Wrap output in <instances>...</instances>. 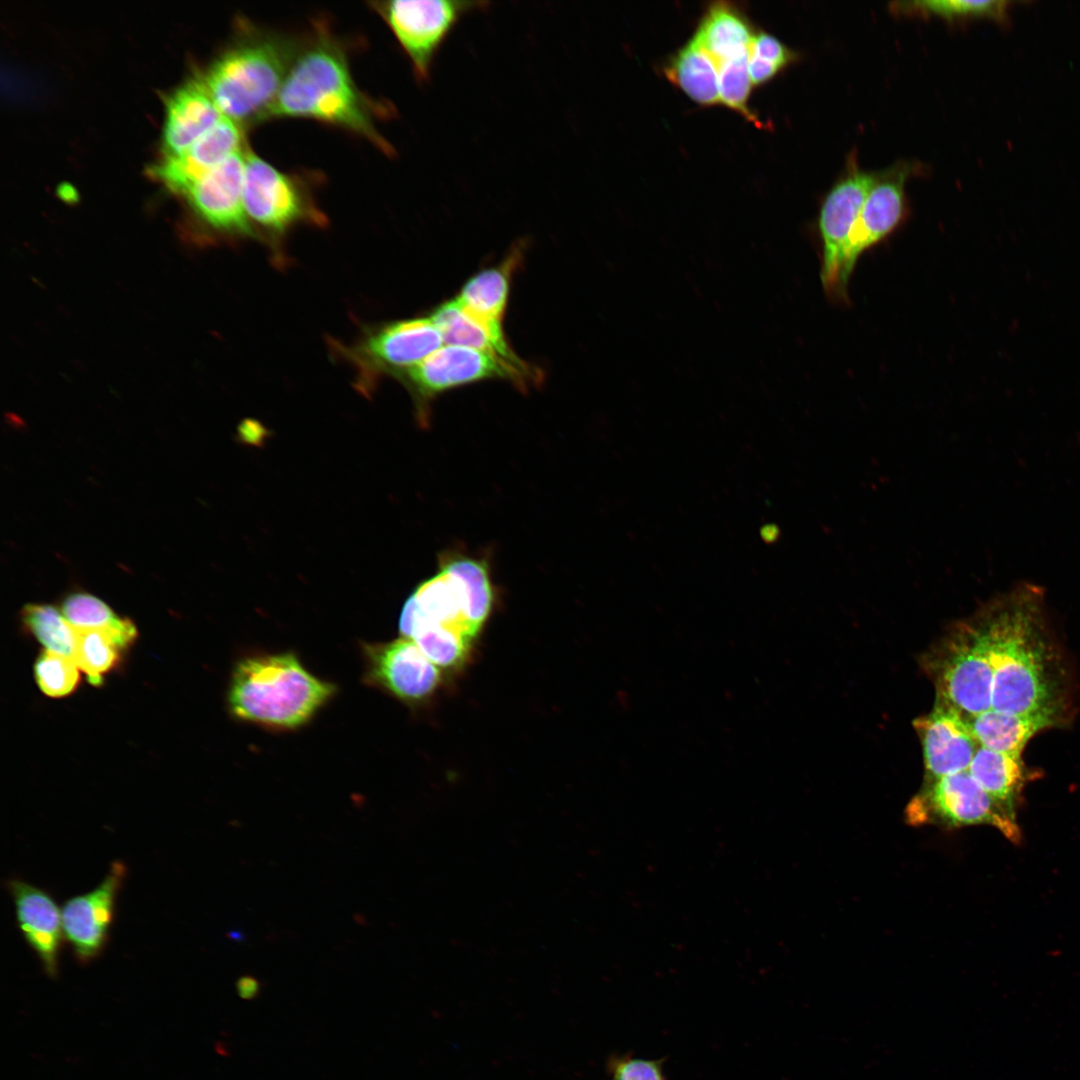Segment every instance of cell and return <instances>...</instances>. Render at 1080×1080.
Here are the masks:
<instances>
[{"label":"cell","instance_id":"cell-12","mask_svg":"<svg viewBox=\"0 0 1080 1080\" xmlns=\"http://www.w3.org/2000/svg\"><path fill=\"white\" fill-rule=\"evenodd\" d=\"M126 874L125 864L115 860L99 885L64 903L61 909L64 938L80 963L87 964L103 952Z\"/></svg>","mask_w":1080,"mask_h":1080},{"label":"cell","instance_id":"cell-11","mask_svg":"<svg viewBox=\"0 0 1080 1080\" xmlns=\"http://www.w3.org/2000/svg\"><path fill=\"white\" fill-rule=\"evenodd\" d=\"M367 679L399 700L416 705L430 700L444 672L409 638L364 647Z\"/></svg>","mask_w":1080,"mask_h":1080},{"label":"cell","instance_id":"cell-17","mask_svg":"<svg viewBox=\"0 0 1080 1080\" xmlns=\"http://www.w3.org/2000/svg\"><path fill=\"white\" fill-rule=\"evenodd\" d=\"M18 927L40 960L45 974L56 978L64 938L61 909L45 890L20 879L8 881Z\"/></svg>","mask_w":1080,"mask_h":1080},{"label":"cell","instance_id":"cell-20","mask_svg":"<svg viewBox=\"0 0 1080 1080\" xmlns=\"http://www.w3.org/2000/svg\"><path fill=\"white\" fill-rule=\"evenodd\" d=\"M222 116L201 80H192L177 88L166 101L162 131L164 156L182 153Z\"/></svg>","mask_w":1080,"mask_h":1080},{"label":"cell","instance_id":"cell-36","mask_svg":"<svg viewBox=\"0 0 1080 1080\" xmlns=\"http://www.w3.org/2000/svg\"><path fill=\"white\" fill-rule=\"evenodd\" d=\"M261 982L253 975L245 974L238 977L236 991L243 1000H254L261 992Z\"/></svg>","mask_w":1080,"mask_h":1080},{"label":"cell","instance_id":"cell-33","mask_svg":"<svg viewBox=\"0 0 1080 1080\" xmlns=\"http://www.w3.org/2000/svg\"><path fill=\"white\" fill-rule=\"evenodd\" d=\"M663 1060H647L632 1056L611 1057L608 1070L612 1080H665Z\"/></svg>","mask_w":1080,"mask_h":1080},{"label":"cell","instance_id":"cell-13","mask_svg":"<svg viewBox=\"0 0 1080 1080\" xmlns=\"http://www.w3.org/2000/svg\"><path fill=\"white\" fill-rule=\"evenodd\" d=\"M441 333L431 317L389 323L367 335L355 348L361 371L399 375L439 349Z\"/></svg>","mask_w":1080,"mask_h":1080},{"label":"cell","instance_id":"cell-2","mask_svg":"<svg viewBox=\"0 0 1080 1080\" xmlns=\"http://www.w3.org/2000/svg\"><path fill=\"white\" fill-rule=\"evenodd\" d=\"M267 116L325 121L391 151L376 130L368 102L354 83L342 49L329 38L318 39L291 64Z\"/></svg>","mask_w":1080,"mask_h":1080},{"label":"cell","instance_id":"cell-5","mask_svg":"<svg viewBox=\"0 0 1080 1080\" xmlns=\"http://www.w3.org/2000/svg\"><path fill=\"white\" fill-rule=\"evenodd\" d=\"M291 64L287 44L252 38L217 58L201 81L222 115L239 124L267 116Z\"/></svg>","mask_w":1080,"mask_h":1080},{"label":"cell","instance_id":"cell-7","mask_svg":"<svg viewBox=\"0 0 1080 1080\" xmlns=\"http://www.w3.org/2000/svg\"><path fill=\"white\" fill-rule=\"evenodd\" d=\"M879 173L853 165L826 194L818 214L820 279L826 297L833 304L849 303L850 274L847 270L849 237L865 198Z\"/></svg>","mask_w":1080,"mask_h":1080},{"label":"cell","instance_id":"cell-21","mask_svg":"<svg viewBox=\"0 0 1080 1080\" xmlns=\"http://www.w3.org/2000/svg\"><path fill=\"white\" fill-rule=\"evenodd\" d=\"M430 317L447 345L478 349L513 363L525 362L507 342L502 322L474 315L463 308L455 298L440 304Z\"/></svg>","mask_w":1080,"mask_h":1080},{"label":"cell","instance_id":"cell-6","mask_svg":"<svg viewBox=\"0 0 1080 1080\" xmlns=\"http://www.w3.org/2000/svg\"><path fill=\"white\" fill-rule=\"evenodd\" d=\"M397 376L412 394L421 424L427 423L430 401L450 389L487 379L509 380L520 389H527L541 380L538 369L526 362L513 363L492 353L458 345L440 347Z\"/></svg>","mask_w":1080,"mask_h":1080},{"label":"cell","instance_id":"cell-28","mask_svg":"<svg viewBox=\"0 0 1080 1080\" xmlns=\"http://www.w3.org/2000/svg\"><path fill=\"white\" fill-rule=\"evenodd\" d=\"M21 620L45 650L74 660L76 630L62 611L49 604L30 603L23 607Z\"/></svg>","mask_w":1080,"mask_h":1080},{"label":"cell","instance_id":"cell-25","mask_svg":"<svg viewBox=\"0 0 1080 1080\" xmlns=\"http://www.w3.org/2000/svg\"><path fill=\"white\" fill-rule=\"evenodd\" d=\"M664 71L697 103L714 105L720 102L717 62L693 38L669 59Z\"/></svg>","mask_w":1080,"mask_h":1080},{"label":"cell","instance_id":"cell-18","mask_svg":"<svg viewBox=\"0 0 1080 1080\" xmlns=\"http://www.w3.org/2000/svg\"><path fill=\"white\" fill-rule=\"evenodd\" d=\"M242 140L239 124L223 115L182 153L164 156L151 172L170 190L185 195L202 176L240 151Z\"/></svg>","mask_w":1080,"mask_h":1080},{"label":"cell","instance_id":"cell-32","mask_svg":"<svg viewBox=\"0 0 1080 1080\" xmlns=\"http://www.w3.org/2000/svg\"><path fill=\"white\" fill-rule=\"evenodd\" d=\"M80 669L69 657L43 650L34 664V676L40 690L50 697L71 694L78 686Z\"/></svg>","mask_w":1080,"mask_h":1080},{"label":"cell","instance_id":"cell-9","mask_svg":"<svg viewBox=\"0 0 1080 1080\" xmlns=\"http://www.w3.org/2000/svg\"><path fill=\"white\" fill-rule=\"evenodd\" d=\"M483 1L395 0L376 8L406 53L418 80L429 79L440 49L461 19Z\"/></svg>","mask_w":1080,"mask_h":1080},{"label":"cell","instance_id":"cell-35","mask_svg":"<svg viewBox=\"0 0 1080 1080\" xmlns=\"http://www.w3.org/2000/svg\"><path fill=\"white\" fill-rule=\"evenodd\" d=\"M782 69L760 58L748 57V72L753 85H759L772 79Z\"/></svg>","mask_w":1080,"mask_h":1080},{"label":"cell","instance_id":"cell-27","mask_svg":"<svg viewBox=\"0 0 1080 1080\" xmlns=\"http://www.w3.org/2000/svg\"><path fill=\"white\" fill-rule=\"evenodd\" d=\"M61 611L75 629H96L112 634L126 650L137 637L134 623L117 615L104 601L86 592L65 597Z\"/></svg>","mask_w":1080,"mask_h":1080},{"label":"cell","instance_id":"cell-8","mask_svg":"<svg viewBox=\"0 0 1080 1080\" xmlns=\"http://www.w3.org/2000/svg\"><path fill=\"white\" fill-rule=\"evenodd\" d=\"M906 818L912 825L949 828L987 824L1011 841L1021 838L1015 812L987 793L968 770L931 780L908 805Z\"/></svg>","mask_w":1080,"mask_h":1080},{"label":"cell","instance_id":"cell-23","mask_svg":"<svg viewBox=\"0 0 1080 1080\" xmlns=\"http://www.w3.org/2000/svg\"><path fill=\"white\" fill-rule=\"evenodd\" d=\"M754 35L738 8L718 1L708 7L692 38L718 62L749 52Z\"/></svg>","mask_w":1080,"mask_h":1080},{"label":"cell","instance_id":"cell-3","mask_svg":"<svg viewBox=\"0 0 1080 1080\" xmlns=\"http://www.w3.org/2000/svg\"><path fill=\"white\" fill-rule=\"evenodd\" d=\"M496 605V587L486 558L442 552L436 572L406 599L399 618L403 637L421 626L442 627L475 642Z\"/></svg>","mask_w":1080,"mask_h":1080},{"label":"cell","instance_id":"cell-29","mask_svg":"<svg viewBox=\"0 0 1080 1080\" xmlns=\"http://www.w3.org/2000/svg\"><path fill=\"white\" fill-rule=\"evenodd\" d=\"M75 630L74 661L87 675L89 683L100 686L103 683V675L119 663L121 653L125 649L109 632L96 629Z\"/></svg>","mask_w":1080,"mask_h":1080},{"label":"cell","instance_id":"cell-16","mask_svg":"<svg viewBox=\"0 0 1080 1080\" xmlns=\"http://www.w3.org/2000/svg\"><path fill=\"white\" fill-rule=\"evenodd\" d=\"M245 153H234L202 176L185 194L194 211L215 229L251 234L243 205Z\"/></svg>","mask_w":1080,"mask_h":1080},{"label":"cell","instance_id":"cell-34","mask_svg":"<svg viewBox=\"0 0 1080 1080\" xmlns=\"http://www.w3.org/2000/svg\"><path fill=\"white\" fill-rule=\"evenodd\" d=\"M749 55L770 62L781 69L797 58L793 50L775 36L764 31L754 35L749 47Z\"/></svg>","mask_w":1080,"mask_h":1080},{"label":"cell","instance_id":"cell-26","mask_svg":"<svg viewBox=\"0 0 1080 1080\" xmlns=\"http://www.w3.org/2000/svg\"><path fill=\"white\" fill-rule=\"evenodd\" d=\"M968 771L995 800L1014 811L1024 779L1020 757L978 745Z\"/></svg>","mask_w":1080,"mask_h":1080},{"label":"cell","instance_id":"cell-1","mask_svg":"<svg viewBox=\"0 0 1080 1080\" xmlns=\"http://www.w3.org/2000/svg\"><path fill=\"white\" fill-rule=\"evenodd\" d=\"M981 623L993 668L992 709L1056 713L1054 662L1043 634L1040 589L1016 587L989 607Z\"/></svg>","mask_w":1080,"mask_h":1080},{"label":"cell","instance_id":"cell-14","mask_svg":"<svg viewBox=\"0 0 1080 1080\" xmlns=\"http://www.w3.org/2000/svg\"><path fill=\"white\" fill-rule=\"evenodd\" d=\"M912 165L897 164L883 172L869 190L849 237L847 270L853 273L859 258L889 238L907 216L905 185Z\"/></svg>","mask_w":1080,"mask_h":1080},{"label":"cell","instance_id":"cell-24","mask_svg":"<svg viewBox=\"0 0 1080 1080\" xmlns=\"http://www.w3.org/2000/svg\"><path fill=\"white\" fill-rule=\"evenodd\" d=\"M520 257L521 251L517 248L501 264L475 274L464 284L455 299L474 315L502 322L512 273L519 264Z\"/></svg>","mask_w":1080,"mask_h":1080},{"label":"cell","instance_id":"cell-19","mask_svg":"<svg viewBox=\"0 0 1080 1080\" xmlns=\"http://www.w3.org/2000/svg\"><path fill=\"white\" fill-rule=\"evenodd\" d=\"M931 780L967 771L978 742L966 720L954 709L938 705L914 722Z\"/></svg>","mask_w":1080,"mask_h":1080},{"label":"cell","instance_id":"cell-22","mask_svg":"<svg viewBox=\"0 0 1080 1080\" xmlns=\"http://www.w3.org/2000/svg\"><path fill=\"white\" fill-rule=\"evenodd\" d=\"M1054 712L1013 714L988 710L971 718H964L979 745L1020 757L1027 742L1040 730L1051 726Z\"/></svg>","mask_w":1080,"mask_h":1080},{"label":"cell","instance_id":"cell-31","mask_svg":"<svg viewBox=\"0 0 1080 1080\" xmlns=\"http://www.w3.org/2000/svg\"><path fill=\"white\" fill-rule=\"evenodd\" d=\"M748 57L749 52L717 62L719 97L721 103L761 126V121L748 106L753 85L748 72Z\"/></svg>","mask_w":1080,"mask_h":1080},{"label":"cell","instance_id":"cell-10","mask_svg":"<svg viewBox=\"0 0 1080 1080\" xmlns=\"http://www.w3.org/2000/svg\"><path fill=\"white\" fill-rule=\"evenodd\" d=\"M942 656L936 678L940 705L965 719L991 710L993 668L982 623L960 629Z\"/></svg>","mask_w":1080,"mask_h":1080},{"label":"cell","instance_id":"cell-4","mask_svg":"<svg viewBox=\"0 0 1080 1080\" xmlns=\"http://www.w3.org/2000/svg\"><path fill=\"white\" fill-rule=\"evenodd\" d=\"M291 653L247 657L235 667L228 694L234 716L273 728L305 724L334 694Z\"/></svg>","mask_w":1080,"mask_h":1080},{"label":"cell","instance_id":"cell-15","mask_svg":"<svg viewBox=\"0 0 1080 1080\" xmlns=\"http://www.w3.org/2000/svg\"><path fill=\"white\" fill-rule=\"evenodd\" d=\"M243 205L248 219L276 233L287 230L306 212L296 183L254 153H245Z\"/></svg>","mask_w":1080,"mask_h":1080},{"label":"cell","instance_id":"cell-30","mask_svg":"<svg viewBox=\"0 0 1080 1080\" xmlns=\"http://www.w3.org/2000/svg\"><path fill=\"white\" fill-rule=\"evenodd\" d=\"M1008 4L1003 0L907 1L894 3L893 9L900 14L937 16L949 21L982 17L1005 22Z\"/></svg>","mask_w":1080,"mask_h":1080}]
</instances>
